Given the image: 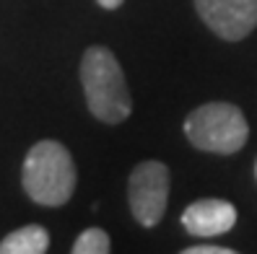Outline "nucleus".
Instances as JSON below:
<instances>
[{
    "label": "nucleus",
    "instance_id": "obj_1",
    "mask_svg": "<svg viewBox=\"0 0 257 254\" xmlns=\"http://www.w3.org/2000/svg\"><path fill=\"white\" fill-rule=\"evenodd\" d=\"M81 86L86 104L96 119L117 125L130 117L133 101L125 73L107 47H88L81 57Z\"/></svg>",
    "mask_w": 257,
    "mask_h": 254
},
{
    "label": "nucleus",
    "instance_id": "obj_2",
    "mask_svg": "<svg viewBox=\"0 0 257 254\" xmlns=\"http://www.w3.org/2000/svg\"><path fill=\"white\" fill-rule=\"evenodd\" d=\"M21 182L26 195L37 205L60 207L65 205L75 192V163L70 151L57 140H39L26 153Z\"/></svg>",
    "mask_w": 257,
    "mask_h": 254
},
{
    "label": "nucleus",
    "instance_id": "obj_3",
    "mask_svg": "<svg viewBox=\"0 0 257 254\" xmlns=\"http://www.w3.org/2000/svg\"><path fill=\"white\" fill-rule=\"evenodd\" d=\"M185 135L198 151L231 156L244 148L249 125L239 107L229 101H210L187 114Z\"/></svg>",
    "mask_w": 257,
    "mask_h": 254
},
{
    "label": "nucleus",
    "instance_id": "obj_4",
    "mask_svg": "<svg viewBox=\"0 0 257 254\" xmlns=\"http://www.w3.org/2000/svg\"><path fill=\"white\" fill-rule=\"evenodd\" d=\"M169 200V169L161 161H141L127 179V202L133 218L146 228L159 226Z\"/></svg>",
    "mask_w": 257,
    "mask_h": 254
},
{
    "label": "nucleus",
    "instance_id": "obj_5",
    "mask_svg": "<svg viewBox=\"0 0 257 254\" xmlns=\"http://www.w3.org/2000/svg\"><path fill=\"white\" fill-rule=\"evenodd\" d=\"M200 19L216 37L239 42L257 26V0H195Z\"/></svg>",
    "mask_w": 257,
    "mask_h": 254
},
{
    "label": "nucleus",
    "instance_id": "obj_6",
    "mask_svg": "<svg viewBox=\"0 0 257 254\" xmlns=\"http://www.w3.org/2000/svg\"><path fill=\"white\" fill-rule=\"evenodd\" d=\"M182 226L187 233L200 238L223 236L236 226V207L226 200H195L187 210L182 213Z\"/></svg>",
    "mask_w": 257,
    "mask_h": 254
},
{
    "label": "nucleus",
    "instance_id": "obj_7",
    "mask_svg": "<svg viewBox=\"0 0 257 254\" xmlns=\"http://www.w3.org/2000/svg\"><path fill=\"white\" fill-rule=\"evenodd\" d=\"M50 249V233L44 226H24L0 241V254H44Z\"/></svg>",
    "mask_w": 257,
    "mask_h": 254
},
{
    "label": "nucleus",
    "instance_id": "obj_8",
    "mask_svg": "<svg viewBox=\"0 0 257 254\" xmlns=\"http://www.w3.org/2000/svg\"><path fill=\"white\" fill-rule=\"evenodd\" d=\"M109 236L101 228H86L73 244V254H109Z\"/></svg>",
    "mask_w": 257,
    "mask_h": 254
},
{
    "label": "nucleus",
    "instance_id": "obj_9",
    "mask_svg": "<svg viewBox=\"0 0 257 254\" xmlns=\"http://www.w3.org/2000/svg\"><path fill=\"white\" fill-rule=\"evenodd\" d=\"M185 254H234V249H229V246H192V249H185Z\"/></svg>",
    "mask_w": 257,
    "mask_h": 254
},
{
    "label": "nucleus",
    "instance_id": "obj_10",
    "mask_svg": "<svg viewBox=\"0 0 257 254\" xmlns=\"http://www.w3.org/2000/svg\"><path fill=\"white\" fill-rule=\"evenodd\" d=\"M96 3H99L101 8H107V11H114V8L122 6V0H96Z\"/></svg>",
    "mask_w": 257,
    "mask_h": 254
},
{
    "label": "nucleus",
    "instance_id": "obj_11",
    "mask_svg": "<svg viewBox=\"0 0 257 254\" xmlns=\"http://www.w3.org/2000/svg\"><path fill=\"white\" fill-rule=\"evenodd\" d=\"M254 176H257V163H254Z\"/></svg>",
    "mask_w": 257,
    "mask_h": 254
}]
</instances>
